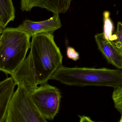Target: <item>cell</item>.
I'll use <instances>...</instances> for the list:
<instances>
[{
  "instance_id": "cell-1",
  "label": "cell",
  "mask_w": 122,
  "mask_h": 122,
  "mask_svg": "<svg viewBox=\"0 0 122 122\" xmlns=\"http://www.w3.org/2000/svg\"><path fill=\"white\" fill-rule=\"evenodd\" d=\"M29 56L38 85L47 83L62 66V56L54 40L53 33L32 37Z\"/></svg>"
},
{
  "instance_id": "cell-2",
  "label": "cell",
  "mask_w": 122,
  "mask_h": 122,
  "mask_svg": "<svg viewBox=\"0 0 122 122\" xmlns=\"http://www.w3.org/2000/svg\"><path fill=\"white\" fill-rule=\"evenodd\" d=\"M51 79L69 86H102L117 88L122 85V70L107 68L61 66Z\"/></svg>"
},
{
  "instance_id": "cell-3",
  "label": "cell",
  "mask_w": 122,
  "mask_h": 122,
  "mask_svg": "<svg viewBox=\"0 0 122 122\" xmlns=\"http://www.w3.org/2000/svg\"><path fill=\"white\" fill-rule=\"evenodd\" d=\"M30 37L14 28H5L0 35V71L11 75L25 58Z\"/></svg>"
},
{
  "instance_id": "cell-4",
  "label": "cell",
  "mask_w": 122,
  "mask_h": 122,
  "mask_svg": "<svg viewBox=\"0 0 122 122\" xmlns=\"http://www.w3.org/2000/svg\"><path fill=\"white\" fill-rule=\"evenodd\" d=\"M36 106L31 93L18 85L9 102L5 122H45Z\"/></svg>"
},
{
  "instance_id": "cell-5",
  "label": "cell",
  "mask_w": 122,
  "mask_h": 122,
  "mask_svg": "<svg viewBox=\"0 0 122 122\" xmlns=\"http://www.w3.org/2000/svg\"><path fill=\"white\" fill-rule=\"evenodd\" d=\"M31 96L42 117L46 120H53L59 111L61 98L60 90L47 82L37 87Z\"/></svg>"
},
{
  "instance_id": "cell-6",
  "label": "cell",
  "mask_w": 122,
  "mask_h": 122,
  "mask_svg": "<svg viewBox=\"0 0 122 122\" xmlns=\"http://www.w3.org/2000/svg\"><path fill=\"white\" fill-rule=\"evenodd\" d=\"M62 27L59 14L53 13L50 18L41 21H34L25 20L18 27L16 30L22 32L27 34L30 38L39 33H53Z\"/></svg>"
},
{
  "instance_id": "cell-7",
  "label": "cell",
  "mask_w": 122,
  "mask_h": 122,
  "mask_svg": "<svg viewBox=\"0 0 122 122\" xmlns=\"http://www.w3.org/2000/svg\"><path fill=\"white\" fill-rule=\"evenodd\" d=\"M98 49L109 64L122 69V52L114 42L106 38L104 33L95 36Z\"/></svg>"
},
{
  "instance_id": "cell-8",
  "label": "cell",
  "mask_w": 122,
  "mask_h": 122,
  "mask_svg": "<svg viewBox=\"0 0 122 122\" xmlns=\"http://www.w3.org/2000/svg\"><path fill=\"white\" fill-rule=\"evenodd\" d=\"M72 0H21L22 11H30L33 8L46 9L53 13L59 14L67 11Z\"/></svg>"
},
{
  "instance_id": "cell-9",
  "label": "cell",
  "mask_w": 122,
  "mask_h": 122,
  "mask_svg": "<svg viewBox=\"0 0 122 122\" xmlns=\"http://www.w3.org/2000/svg\"><path fill=\"white\" fill-rule=\"evenodd\" d=\"M16 85L12 77L0 82V122H5L9 104Z\"/></svg>"
},
{
  "instance_id": "cell-10",
  "label": "cell",
  "mask_w": 122,
  "mask_h": 122,
  "mask_svg": "<svg viewBox=\"0 0 122 122\" xmlns=\"http://www.w3.org/2000/svg\"><path fill=\"white\" fill-rule=\"evenodd\" d=\"M15 18L12 0H0V23L4 28Z\"/></svg>"
},
{
  "instance_id": "cell-11",
  "label": "cell",
  "mask_w": 122,
  "mask_h": 122,
  "mask_svg": "<svg viewBox=\"0 0 122 122\" xmlns=\"http://www.w3.org/2000/svg\"><path fill=\"white\" fill-rule=\"evenodd\" d=\"M112 100L115 109L120 114L119 122H122V85L114 89L112 94Z\"/></svg>"
},
{
  "instance_id": "cell-12",
  "label": "cell",
  "mask_w": 122,
  "mask_h": 122,
  "mask_svg": "<svg viewBox=\"0 0 122 122\" xmlns=\"http://www.w3.org/2000/svg\"><path fill=\"white\" fill-rule=\"evenodd\" d=\"M117 46L122 52V23L118 22L117 29L115 34V40L114 41Z\"/></svg>"
},
{
  "instance_id": "cell-13",
  "label": "cell",
  "mask_w": 122,
  "mask_h": 122,
  "mask_svg": "<svg viewBox=\"0 0 122 122\" xmlns=\"http://www.w3.org/2000/svg\"><path fill=\"white\" fill-rule=\"evenodd\" d=\"M66 55L69 59L74 61H77L80 58L79 53L74 48L71 47H67V48Z\"/></svg>"
},
{
  "instance_id": "cell-14",
  "label": "cell",
  "mask_w": 122,
  "mask_h": 122,
  "mask_svg": "<svg viewBox=\"0 0 122 122\" xmlns=\"http://www.w3.org/2000/svg\"><path fill=\"white\" fill-rule=\"evenodd\" d=\"M80 122H81L82 120H83L85 119L84 120H83L82 122H84L85 120V122H93V121L92 120H91V119L90 117H85V116H82V117H80Z\"/></svg>"
},
{
  "instance_id": "cell-15",
  "label": "cell",
  "mask_w": 122,
  "mask_h": 122,
  "mask_svg": "<svg viewBox=\"0 0 122 122\" xmlns=\"http://www.w3.org/2000/svg\"><path fill=\"white\" fill-rule=\"evenodd\" d=\"M5 28L3 27V26L0 23V35L1 34V33L3 31L4 29Z\"/></svg>"
}]
</instances>
